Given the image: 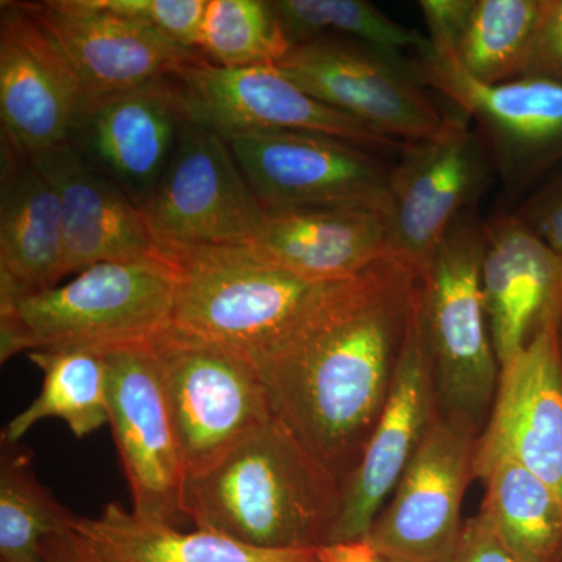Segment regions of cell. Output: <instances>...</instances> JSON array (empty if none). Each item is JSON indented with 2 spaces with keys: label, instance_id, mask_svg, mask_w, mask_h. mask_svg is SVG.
I'll return each instance as SVG.
<instances>
[{
  "label": "cell",
  "instance_id": "6da1fadb",
  "mask_svg": "<svg viewBox=\"0 0 562 562\" xmlns=\"http://www.w3.org/2000/svg\"><path fill=\"white\" fill-rule=\"evenodd\" d=\"M419 283L394 254L333 281L255 366L273 416L341 483L390 397Z\"/></svg>",
  "mask_w": 562,
  "mask_h": 562
},
{
  "label": "cell",
  "instance_id": "7a4b0ae2",
  "mask_svg": "<svg viewBox=\"0 0 562 562\" xmlns=\"http://www.w3.org/2000/svg\"><path fill=\"white\" fill-rule=\"evenodd\" d=\"M183 506L198 530L255 549L317 550L331 542L342 483L272 416L187 480Z\"/></svg>",
  "mask_w": 562,
  "mask_h": 562
},
{
  "label": "cell",
  "instance_id": "3957f363",
  "mask_svg": "<svg viewBox=\"0 0 562 562\" xmlns=\"http://www.w3.org/2000/svg\"><path fill=\"white\" fill-rule=\"evenodd\" d=\"M176 290V268L161 254L99 262L69 283L0 299V360L20 351L151 342L171 328Z\"/></svg>",
  "mask_w": 562,
  "mask_h": 562
},
{
  "label": "cell",
  "instance_id": "277c9868",
  "mask_svg": "<svg viewBox=\"0 0 562 562\" xmlns=\"http://www.w3.org/2000/svg\"><path fill=\"white\" fill-rule=\"evenodd\" d=\"M483 221L468 213L420 269L419 317L439 417L480 438L490 420L501 362L482 286Z\"/></svg>",
  "mask_w": 562,
  "mask_h": 562
},
{
  "label": "cell",
  "instance_id": "5b68a950",
  "mask_svg": "<svg viewBox=\"0 0 562 562\" xmlns=\"http://www.w3.org/2000/svg\"><path fill=\"white\" fill-rule=\"evenodd\" d=\"M176 268L172 330L257 366L333 281L305 279L244 246L162 249Z\"/></svg>",
  "mask_w": 562,
  "mask_h": 562
},
{
  "label": "cell",
  "instance_id": "8992f818",
  "mask_svg": "<svg viewBox=\"0 0 562 562\" xmlns=\"http://www.w3.org/2000/svg\"><path fill=\"white\" fill-rule=\"evenodd\" d=\"M187 480L209 471L273 416L251 362L168 328L150 342Z\"/></svg>",
  "mask_w": 562,
  "mask_h": 562
},
{
  "label": "cell",
  "instance_id": "52a82bcc",
  "mask_svg": "<svg viewBox=\"0 0 562 562\" xmlns=\"http://www.w3.org/2000/svg\"><path fill=\"white\" fill-rule=\"evenodd\" d=\"M140 210L161 250L247 246L268 214L231 144L183 121L168 168Z\"/></svg>",
  "mask_w": 562,
  "mask_h": 562
},
{
  "label": "cell",
  "instance_id": "ba28073f",
  "mask_svg": "<svg viewBox=\"0 0 562 562\" xmlns=\"http://www.w3.org/2000/svg\"><path fill=\"white\" fill-rule=\"evenodd\" d=\"M180 120L225 140L247 133H321L372 151H402L405 143L333 110L269 66L221 68L210 60L169 79Z\"/></svg>",
  "mask_w": 562,
  "mask_h": 562
},
{
  "label": "cell",
  "instance_id": "9c48e42d",
  "mask_svg": "<svg viewBox=\"0 0 562 562\" xmlns=\"http://www.w3.org/2000/svg\"><path fill=\"white\" fill-rule=\"evenodd\" d=\"M416 72L422 85L442 92L475 121L484 150L509 190H524L562 165V83L542 77L479 83L452 50L431 49Z\"/></svg>",
  "mask_w": 562,
  "mask_h": 562
},
{
  "label": "cell",
  "instance_id": "30bf717a",
  "mask_svg": "<svg viewBox=\"0 0 562 562\" xmlns=\"http://www.w3.org/2000/svg\"><path fill=\"white\" fill-rule=\"evenodd\" d=\"M273 68L316 101L401 143L430 139L446 121L416 68L355 41L325 36L299 44Z\"/></svg>",
  "mask_w": 562,
  "mask_h": 562
},
{
  "label": "cell",
  "instance_id": "8fae6325",
  "mask_svg": "<svg viewBox=\"0 0 562 562\" xmlns=\"http://www.w3.org/2000/svg\"><path fill=\"white\" fill-rule=\"evenodd\" d=\"M227 143L268 211L336 205L387 211L392 168L357 144L294 131L247 133Z\"/></svg>",
  "mask_w": 562,
  "mask_h": 562
},
{
  "label": "cell",
  "instance_id": "7c38bea8",
  "mask_svg": "<svg viewBox=\"0 0 562 562\" xmlns=\"http://www.w3.org/2000/svg\"><path fill=\"white\" fill-rule=\"evenodd\" d=\"M486 150L462 111L446 114L430 139L408 143L392 168L387 190L390 249L417 269L482 195Z\"/></svg>",
  "mask_w": 562,
  "mask_h": 562
},
{
  "label": "cell",
  "instance_id": "4fadbf2b",
  "mask_svg": "<svg viewBox=\"0 0 562 562\" xmlns=\"http://www.w3.org/2000/svg\"><path fill=\"white\" fill-rule=\"evenodd\" d=\"M109 424L140 519L177 527L187 472L150 342L105 351Z\"/></svg>",
  "mask_w": 562,
  "mask_h": 562
},
{
  "label": "cell",
  "instance_id": "5bb4252c",
  "mask_svg": "<svg viewBox=\"0 0 562 562\" xmlns=\"http://www.w3.org/2000/svg\"><path fill=\"white\" fill-rule=\"evenodd\" d=\"M476 438L436 417L366 541L383 562H452Z\"/></svg>",
  "mask_w": 562,
  "mask_h": 562
},
{
  "label": "cell",
  "instance_id": "9a60e30c",
  "mask_svg": "<svg viewBox=\"0 0 562 562\" xmlns=\"http://www.w3.org/2000/svg\"><path fill=\"white\" fill-rule=\"evenodd\" d=\"M0 5L2 140L33 157L69 143L88 99L65 52L27 3Z\"/></svg>",
  "mask_w": 562,
  "mask_h": 562
},
{
  "label": "cell",
  "instance_id": "2e32d148",
  "mask_svg": "<svg viewBox=\"0 0 562 562\" xmlns=\"http://www.w3.org/2000/svg\"><path fill=\"white\" fill-rule=\"evenodd\" d=\"M25 3L65 52L88 103L206 61L157 29L105 9L102 0Z\"/></svg>",
  "mask_w": 562,
  "mask_h": 562
},
{
  "label": "cell",
  "instance_id": "e0dca14e",
  "mask_svg": "<svg viewBox=\"0 0 562 562\" xmlns=\"http://www.w3.org/2000/svg\"><path fill=\"white\" fill-rule=\"evenodd\" d=\"M498 460L525 465L562 498V321L501 366L490 420L476 439L475 479Z\"/></svg>",
  "mask_w": 562,
  "mask_h": 562
},
{
  "label": "cell",
  "instance_id": "ac0fdd59",
  "mask_svg": "<svg viewBox=\"0 0 562 562\" xmlns=\"http://www.w3.org/2000/svg\"><path fill=\"white\" fill-rule=\"evenodd\" d=\"M438 416L417 291L390 397L360 462L342 482L341 516L330 543L366 539Z\"/></svg>",
  "mask_w": 562,
  "mask_h": 562
},
{
  "label": "cell",
  "instance_id": "d6986e66",
  "mask_svg": "<svg viewBox=\"0 0 562 562\" xmlns=\"http://www.w3.org/2000/svg\"><path fill=\"white\" fill-rule=\"evenodd\" d=\"M31 158L60 198L65 276L161 255L140 206L72 144Z\"/></svg>",
  "mask_w": 562,
  "mask_h": 562
},
{
  "label": "cell",
  "instance_id": "ffe728a7",
  "mask_svg": "<svg viewBox=\"0 0 562 562\" xmlns=\"http://www.w3.org/2000/svg\"><path fill=\"white\" fill-rule=\"evenodd\" d=\"M181 127L169 79L92 101L69 143L140 206L168 168Z\"/></svg>",
  "mask_w": 562,
  "mask_h": 562
},
{
  "label": "cell",
  "instance_id": "44dd1931",
  "mask_svg": "<svg viewBox=\"0 0 562 562\" xmlns=\"http://www.w3.org/2000/svg\"><path fill=\"white\" fill-rule=\"evenodd\" d=\"M482 286L501 366L562 321V260L516 214L483 222Z\"/></svg>",
  "mask_w": 562,
  "mask_h": 562
},
{
  "label": "cell",
  "instance_id": "7402d4cb",
  "mask_svg": "<svg viewBox=\"0 0 562 562\" xmlns=\"http://www.w3.org/2000/svg\"><path fill=\"white\" fill-rule=\"evenodd\" d=\"M244 247L317 281L347 279L392 254L386 213L351 205L268 211Z\"/></svg>",
  "mask_w": 562,
  "mask_h": 562
},
{
  "label": "cell",
  "instance_id": "603a6c76",
  "mask_svg": "<svg viewBox=\"0 0 562 562\" xmlns=\"http://www.w3.org/2000/svg\"><path fill=\"white\" fill-rule=\"evenodd\" d=\"M65 277L61 203L31 157L0 146V299L57 286Z\"/></svg>",
  "mask_w": 562,
  "mask_h": 562
},
{
  "label": "cell",
  "instance_id": "cb8c5ba5",
  "mask_svg": "<svg viewBox=\"0 0 562 562\" xmlns=\"http://www.w3.org/2000/svg\"><path fill=\"white\" fill-rule=\"evenodd\" d=\"M72 531L98 562H317V550L255 549L198 530L140 519L116 503L98 517H76Z\"/></svg>",
  "mask_w": 562,
  "mask_h": 562
},
{
  "label": "cell",
  "instance_id": "d4e9b609",
  "mask_svg": "<svg viewBox=\"0 0 562 562\" xmlns=\"http://www.w3.org/2000/svg\"><path fill=\"white\" fill-rule=\"evenodd\" d=\"M486 492L480 516L520 562H562V498L513 460L480 473Z\"/></svg>",
  "mask_w": 562,
  "mask_h": 562
},
{
  "label": "cell",
  "instance_id": "484cf974",
  "mask_svg": "<svg viewBox=\"0 0 562 562\" xmlns=\"http://www.w3.org/2000/svg\"><path fill=\"white\" fill-rule=\"evenodd\" d=\"M43 372V387L2 432V443H18L41 420L60 419L77 439L109 424L105 351L70 347L29 351Z\"/></svg>",
  "mask_w": 562,
  "mask_h": 562
},
{
  "label": "cell",
  "instance_id": "4316f807",
  "mask_svg": "<svg viewBox=\"0 0 562 562\" xmlns=\"http://www.w3.org/2000/svg\"><path fill=\"white\" fill-rule=\"evenodd\" d=\"M543 0H473L453 55L471 79L498 85L524 77Z\"/></svg>",
  "mask_w": 562,
  "mask_h": 562
},
{
  "label": "cell",
  "instance_id": "83f0119b",
  "mask_svg": "<svg viewBox=\"0 0 562 562\" xmlns=\"http://www.w3.org/2000/svg\"><path fill=\"white\" fill-rule=\"evenodd\" d=\"M273 7L291 47L333 36L371 47L412 68L416 65L405 58L409 50H416L422 60L432 49L430 40L364 0H277Z\"/></svg>",
  "mask_w": 562,
  "mask_h": 562
},
{
  "label": "cell",
  "instance_id": "f1b7e54d",
  "mask_svg": "<svg viewBox=\"0 0 562 562\" xmlns=\"http://www.w3.org/2000/svg\"><path fill=\"white\" fill-rule=\"evenodd\" d=\"M76 517L40 483L31 458L2 443L0 562H43L46 539L69 530Z\"/></svg>",
  "mask_w": 562,
  "mask_h": 562
},
{
  "label": "cell",
  "instance_id": "f546056e",
  "mask_svg": "<svg viewBox=\"0 0 562 562\" xmlns=\"http://www.w3.org/2000/svg\"><path fill=\"white\" fill-rule=\"evenodd\" d=\"M221 68H251L280 61L291 50L273 2L210 0L201 47Z\"/></svg>",
  "mask_w": 562,
  "mask_h": 562
},
{
  "label": "cell",
  "instance_id": "4dcf8cb0",
  "mask_svg": "<svg viewBox=\"0 0 562 562\" xmlns=\"http://www.w3.org/2000/svg\"><path fill=\"white\" fill-rule=\"evenodd\" d=\"M114 13L144 22L188 47L199 49L210 0H102Z\"/></svg>",
  "mask_w": 562,
  "mask_h": 562
},
{
  "label": "cell",
  "instance_id": "1f68e13d",
  "mask_svg": "<svg viewBox=\"0 0 562 562\" xmlns=\"http://www.w3.org/2000/svg\"><path fill=\"white\" fill-rule=\"evenodd\" d=\"M514 214L562 260V169Z\"/></svg>",
  "mask_w": 562,
  "mask_h": 562
},
{
  "label": "cell",
  "instance_id": "d6a6232c",
  "mask_svg": "<svg viewBox=\"0 0 562 562\" xmlns=\"http://www.w3.org/2000/svg\"><path fill=\"white\" fill-rule=\"evenodd\" d=\"M524 77L562 83V0H543L541 22Z\"/></svg>",
  "mask_w": 562,
  "mask_h": 562
},
{
  "label": "cell",
  "instance_id": "836d02e7",
  "mask_svg": "<svg viewBox=\"0 0 562 562\" xmlns=\"http://www.w3.org/2000/svg\"><path fill=\"white\" fill-rule=\"evenodd\" d=\"M473 0H422L420 10L430 31V43L436 52L454 50Z\"/></svg>",
  "mask_w": 562,
  "mask_h": 562
},
{
  "label": "cell",
  "instance_id": "e575fe53",
  "mask_svg": "<svg viewBox=\"0 0 562 562\" xmlns=\"http://www.w3.org/2000/svg\"><path fill=\"white\" fill-rule=\"evenodd\" d=\"M452 562H520L484 522L482 516L465 519Z\"/></svg>",
  "mask_w": 562,
  "mask_h": 562
},
{
  "label": "cell",
  "instance_id": "d590c367",
  "mask_svg": "<svg viewBox=\"0 0 562 562\" xmlns=\"http://www.w3.org/2000/svg\"><path fill=\"white\" fill-rule=\"evenodd\" d=\"M72 527V525H70ZM43 562H98L85 550L72 528L57 532L46 539L43 546Z\"/></svg>",
  "mask_w": 562,
  "mask_h": 562
},
{
  "label": "cell",
  "instance_id": "8d00e7d4",
  "mask_svg": "<svg viewBox=\"0 0 562 562\" xmlns=\"http://www.w3.org/2000/svg\"><path fill=\"white\" fill-rule=\"evenodd\" d=\"M317 562H382L366 539L328 543L317 549Z\"/></svg>",
  "mask_w": 562,
  "mask_h": 562
},
{
  "label": "cell",
  "instance_id": "74e56055",
  "mask_svg": "<svg viewBox=\"0 0 562 562\" xmlns=\"http://www.w3.org/2000/svg\"><path fill=\"white\" fill-rule=\"evenodd\" d=\"M380 561H382V560H380ZM382 562H383V561H382Z\"/></svg>",
  "mask_w": 562,
  "mask_h": 562
}]
</instances>
